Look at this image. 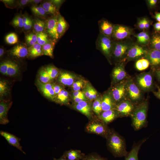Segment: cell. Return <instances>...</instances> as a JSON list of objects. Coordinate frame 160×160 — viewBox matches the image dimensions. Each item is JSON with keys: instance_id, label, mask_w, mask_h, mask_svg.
I'll use <instances>...</instances> for the list:
<instances>
[{"instance_id": "cell-1", "label": "cell", "mask_w": 160, "mask_h": 160, "mask_svg": "<svg viewBox=\"0 0 160 160\" xmlns=\"http://www.w3.org/2000/svg\"><path fill=\"white\" fill-rule=\"evenodd\" d=\"M106 139L108 148L114 156L120 157L127 156L128 152L122 136L113 129H110Z\"/></svg>"}, {"instance_id": "cell-2", "label": "cell", "mask_w": 160, "mask_h": 160, "mask_svg": "<svg viewBox=\"0 0 160 160\" xmlns=\"http://www.w3.org/2000/svg\"><path fill=\"white\" fill-rule=\"evenodd\" d=\"M148 103L146 101H143L136 106L130 116L133 127L138 130L147 125Z\"/></svg>"}, {"instance_id": "cell-3", "label": "cell", "mask_w": 160, "mask_h": 160, "mask_svg": "<svg viewBox=\"0 0 160 160\" xmlns=\"http://www.w3.org/2000/svg\"><path fill=\"white\" fill-rule=\"evenodd\" d=\"M133 43L127 40L114 41L111 58L118 63L125 60L128 51Z\"/></svg>"}, {"instance_id": "cell-4", "label": "cell", "mask_w": 160, "mask_h": 160, "mask_svg": "<svg viewBox=\"0 0 160 160\" xmlns=\"http://www.w3.org/2000/svg\"><path fill=\"white\" fill-rule=\"evenodd\" d=\"M114 41L112 39L99 33L96 41V47L108 59L111 58Z\"/></svg>"}, {"instance_id": "cell-5", "label": "cell", "mask_w": 160, "mask_h": 160, "mask_svg": "<svg viewBox=\"0 0 160 160\" xmlns=\"http://www.w3.org/2000/svg\"><path fill=\"white\" fill-rule=\"evenodd\" d=\"M126 87L128 99L136 105L142 102V91L132 78H127Z\"/></svg>"}, {"instance_id": "cell-6", "label": "cell", "mask_w": 160, "mask_h": 160, "mask_svg": "<svg viewBox=\"0 0 160 160\" xmlns=\"http://www.w3.org/2000/svg\"><path fill=\"white\" fill-rule=\"evenodd\" d=\"M107 125L98 119L97 120H92L88 122L85 130L87 133L95 134L106 139L111 129Z\"/></svg>"}, {"instance_id": "cell-7", "label": "cell", "mask_w": 160, "mask_h": 160, "mask_svg": "<svg viewBox=\"0 0 160 160\" xmlns=\"http://www.w3.org/2000/svg\"><path fill=\"white\" fill-rule=\"evenodd\" d=\"M136 84L143 91L151 90L153 86V77L150 72H145L137 75L136 79Z\"/></svg>"}, {"instance_id": "cell-8", "label": "cell", "mask_w": 160, "mask_h": 160, "mask_svg": "<svg viewBox=\"0 0 160 160\" xmlns=\"http://www.w3.org/2000/svg\"><path fill=\"white\" fill-rule=\"evenodd\" d=\"M148 50L145 46L138 43H133L128 51L126 60L128 61L137 60L145 58Z\"/></svg>"}, {"instance_id": "cell-9", "label": "cell", "mask_w": 160, "mask_h": 160, "mask_svg": "<svg viewBox=\"0 0 160 160\" xmlns=\"http://www.w3.org/2000/svg\"><path fill=\"white\" fill-rule=\"evenodd\" d=\"M127 79L116 84L110 92L116 104L127 99L126 87Z\"/></svg>"}, {"instance_id": "cell-10", "label": "cell", "mask_w": 160, "mask_h": 160, "mask_svg": "<svg viewBox=\"0 0 160 160\" xmlns=\"http://www.w3.org/2000/svg\"><path fill=\"white\" fill-rule=\"evenodd\" d=\"M133 34L132 29L121 24H115L111 37L113 41H121L127 39Z\"/></svg>"}, {"instance_id": "cell-11", "label": "cell", "mask_w": 160, "mask_h": 160, "mask_svg": "<svg viewBox=\"0 0 160 160\" xmlns=\"http://www.w3.org/2000/svg\"><path fill=\"white\" fill-rule=\"evenodd\" d=\"M136 105L127 99L117 104L114 109L119 117H127L131 116Z\"/></svg>"}, {"instance_id": "cell-12", "label": "cell", "mask_w": 160, "mask_h": 160, "mask_svg": "<svg viewBox=\"0 0 160 160\" xmlns=\"http://www.w3.org/2000/svg\"><path fill=\"white\" fill-rule=\"evenodd\" d=\"M125 61L118 63L113 70L112 80L115 84L127 79V74L125 69Z\"/></svg>"}, {"instance_id": "cell-13", "label": "cell", "mask_w": 160, "mask_h": 160, "mask_svg": "<svg viewBox=\"0 0 160 160\" xmlns=\"http://www.w3.org/2000/svg\"><path fill=\"white\" fill-rule=\"evenodd\" d=\"M58 14L52 15L45 23L47 33L55 41L59 38L57 30Z\"/></svg>"}, {"instance_id": "cell-14", "label": "cell", "mask_w": 160, "mask_h": 160, "mask_svg": "<svg viewBox=\"0 0 160 160\" xmlns=\"http://www.w3.org/2000/svg\"><path fill=\"white\" fill-rule=\"evenodd\" d=\"M19 71L18 65L12 61L7 60L1 63L0 71L4 75L13 76L17 74Z\"/></svg>"}, {"instance_id": "cell-15", "label": "cell", "mask_w": 160, "mask_h": 160, "mask_svg": "<svg viewBox=\"0 0 160 160\" xmlns=\"http://www.w3.org/2000/svg\"><path fill=\"white\" fill-rule=\"evenodd\" d=\"M100 33L111 38L115 24L103 18L98 21Z\"/></svg>"}, {"instance_id": "cell-16", "label": "cell", "mask_w": 160, "mask_h": 160, "mask_svg": "<svg viewBox=\"0 0 160 160\" xmlns=\"http://www.w3.org/2000/svg\"><path fill=\"white\" fill-rule=\"evenodd\" d=\"M149 61L150 65L153 68L160 67V51L155 49H148L145 57Z\"/></svg>"}, {"instance_id": "cell-17", "label": "cell", "mask_w": 160, "mask_h": 160, "mask_svg": "<svg viewBox=\"0 0 160 160\" xmlns=\"http://www.w3.org/2000/svg\"><path fill=\"white\" fill-rule=\"evenodd\" d=\"M0 134L6 139L9 144L16 148L23 153L25 154L20 145V140L19 138L13 134L4 131H1Z\"/></svg>"}, {"instance_id": "cell-18", "label": "cell", "mask_w": 160, "mask_h": 160, "mask_svg": "<svg viewBox=\"0 0 160 160\" xmlns=\"http://www.w3.org/2000/svg\"><path fill=\"white\" fill-rule=\"evenodd\" d=\"M118 117H119V116L114 109L102 111L100 114L98 116V118L107 124Z\"/></svg>"}, {"instance_id": "cell-19", "label": "cell", "mask_w": 160, "mask_h": 160, "mask_svg": "<svg viewBox=\"0 0 160 160\" xmlns=\"http://www.w3.org/2000/svg\"><path fill=\"white\" fill-rule=\"evenodd\" d=\"M37 85L44 95L47 98L53 100L56 98L52 84L50 83H43L38 81Z\"/></svg>"}, {"instance_id": "cell-20", "label": "cell", "mask_w": 160, "mask_h": 160, "mask_svg": "<svg viewBox=\"0 0 160 160\" xmlns=\"http://www.w3.org/2000/svg\"><path fill=\"white\" fill-rule=\"evenodd\" d=\"M11 103L1 101L0 103V124L5 125L8 124L9 121L7 116L8 110L11 105Z\"/></svg>"}, {"instance_id": "cell-21", "label": "cell", "mask_w": 160, "mask_h": 160, "mask_svg": "<svg viewBox=\"0 0 160 160\" xmlns=\"http://www.w3.org/2000/svg\"><path fill=\"white\" fill-rule=\"evenodd\" d=\"M12 55L18 58H24L28 55V49L22 44H17L9 51Z\"/></svg>"}, {"instance_id": "cell-22", "label": "cell", "mask_w": 160, "mask_h": 160, "mask_svg": "<svg viewBox=\"0 0 160 160\" xmlns=\"http://www.w3.org/2000/svg\"><path fill=\"white\" fill-rule=\"evenodd\" d=\"M73 107L88 118H91L92 107L87 101H83L78 103H75Z\"/></svg>"}, {"instance_id": "cell-23", "label": "cell", "mask_w": 160, "mask_h": 160, "mask_svg": "<svg viewBox=\"0 0 160 160\" xmlns=\"http://www.w3.org/2000/svg\"><path fill=\"white\" fill-rule=\"evenodd\" d=\"M102 111H104L115 108L116 103L110 92L106 93L102 98Z\"/></svg>"}, {"instance_id": "cell-24", "label": "cell", "mask_w": 160, "mask_h": 160, "mask_svg": "<svg viewBox=\"0 0 160 160\" xmlns=\"http://www.w3.org/2000/svg\"><path fill=\"white\" fill-rule=\"evenodd\" d=\"M147 140V138H144L134 144L131 150L125 157V160H138L139 151L142 145Z\"/></svg>"}, {"instance_id": "cell-25", "label": "cell", "mask_w": 160, "mask_h": 160, "mask_svg": "<svg viewBox=\"0 0 160 160\" xmlns=\"http://www.w3.org/2000/svg\"><path fill=\"white\" fill-rule=\"evenodd\" d=\"M68 28V23L59 13L57 15V30L59 38L63 35Z\"/></svg>"}, {"instance_id": "cell-26", "label": "cell", "mask_w": 160, "mask_h": 160, "mask_svg": "<svg viewBox=\"0 0 160 160\" xmlns=\"http://www.w3.org/2000/svg\"><path fill=\"white\" fill-rule=\"evenodd\" d=\"M63 155L68 160H82L85 155L80 150L71 149L65 151Z\"/></svg>"}, {"instance_id": "cell-27", "label": "cell", "mask_w": 160, "mask_h": 160, "mask_svg": "<svg viewBox=\"0 0 160 160\" xmlns=\"http://www.w3.org/2000/svg\"><path fill=\"white\" fill-rule=\"evenodd\" d=\"M75 76L67 72H63L60 75L59 81L63 85L66 86H72L74 82Z\"/></svg>"}, {"instance_id": "cell-28", "label": "cell", "mask_w": 160, "mask_h": 160, "mask_svg": "<svg viewBox=\"0 0 160 160\" xmlns=\"http://www.w3.org/2000/svg\"><path fill=\"white\" fill-rule=\"evenodd\" d=\"M136 37L137 43L145 46L149 44L151 37L148 33L144 31L134 35Z\"/></svg>"}, {"instance_id": "cell-29", "label": "cell", "mask_w": 160, "mask_h": 160, "mask_svg": "<svg viewBox=\"0 0 160 160\" xmlns=\"http://www.w3.org/2000/svg\"><path fill=\"white\" fill-rule=\"evenodd\" d=\"M28 49V55L31 57H35L43 55L42 46L37 43L30 46Z\"/></svg>"}, {"instance_id": "cell-30", "label": "cell", "mask_w": 160, "mask_h": 160, "mask_svg": "<svg viewBox=\"0 0 160 160\" xmlns=\"http://www.w3.org/2000/svg\"><path fill=\"white\" fill-rule=\"evenodd\" d=\"M41 6L44 9L47 14L54 15H57L59 13L57 8L51 1H47L43 3Z\"/></svg>"}, {"instance_id": "cell-31", "label": "cell", "mask_w": 160, "mask_h": 160, "mask_svg": "<svg viewBox=\"0 0 160 160\" xmlns=\"http://www.w3.org/2000/svg\"><path fill=\"white\" fill-rule=\"evenodd\" d=\"M55 42L53 40H51L42 46L43 55L49 56L51 57H53V51Z\"/></svg>"}, {"instance_id": "cell-32", "label": "cell", "mask_w": 160, "mask_h": 160, "mask_svg": "<svg viewBox=\"0 0 160 160\" xmlns=\"http://www.w3.org/2000/svg\"><path fill=\"white\" fill-rule=\"evenodd\" d=\"M149 44L150 49L160 51V34L156 33L151 37Z\"/></svg>"}, {"instance_id": "cell-33", "label": "cell", "mask_w": 160, "mask_h": 160, "mask_svg": "<svg viewBox=\"0 0 160 160\" xmlns=\"http://www.w3.org/2000/svg\"><path fill=\"white\" fill-rule=\"evenodd\" d=\"M46 29V24L44 21L38 18L35 20L33 24V31L36 33L43 31Z\"/></svg>"}, {"instance_id": "cell-34", "label": "cell", "mask_w": 160, "mask_h": 160, "mask_svg": "<svg viewBox=\"0 0 160 160\" xmlns=\"http://www.w3.org/2000/svg\"><path fill=\"white\" fill-rule=\"evenodd\" d=\"M69 93L64 89L62 90L58 93L56 97V101L60 104H66L68 101Z\"/></svg>"}, {"instance_id": "cell-35", "label": "cell", "mask_w": 160, "mask_h": 160, "mask_svg": "<svg viewBox=\"0 0 160 160\" xmlns=\"http://www.w3.org/2000/svg\"><path fill=\"white\" fill-rule=\"evenodd\" d=\"M150 65L149 61L145 58L140 59L137 60L135 63V67L140 71L144 70L148 68Z\"/></svg>"}, {"instance_id": "cell-36", "label": "cell", "mask_w": 160, "mask_h": 160, "mask_svg": "<svg viewBox=\"0 0 160 160\" xmlns=\"http://www.w3.org/2000/svg\"><path fill=\"white\" fill-rule=\"evenodd\" d=\"M101 103L102 98L98 97L95 100L92 104V110L97 116L102 111Z\"/></svg>"}, {"instance_id": "cell-37", "label": "cell", "mask_w": 160, "mask_h": 160, "mask_svg": "<svg viewBox=\"0 0 160 160\" xmlns=\"http://www.w3.org/2000/svg\"><path fill=\"white\" fill-rule=\"evenodd\" d=\"M37 36V43L42 46L51 40L49 39L48 35L47 33L41 32L36 33Z\"/></svg>"}, {"instance_id": "cell-38", "label": "cell", "mask_w": 160, "mask_h": 160, "mask_svg": "<svg viewBox=\"0 0 160 160\" xmlns=\"http://www.w3.org/2000/svg\"><path fill=\"white\" fill-rule=\"evenodd\" d=\"M31 9L35 15L39 17H44L47 14L44 9L41 6L33 5L31 7Z\"/></svg>"}, {"instance_id": "cell-39", "label": "cell", "mask_w": 160, "mask_h": 160, "mask_svg": "<svg viewBox=\"0 0 160 160\" xmlns=\"http://www.w3.org/2000/svg\"><path fill=\"white\" fill-rule=\"evenodd\" d=\"M45 69L52 80L57 76L59 73L58 70L54 66L48 65L45 68Z\"/></svg>"}, {"instance_id": "cell-40", "label": "cell", "mask_w": 160, "mask_h": 160, "mask_svg": "<svg viewBox=\"0 0 160 160\" xmlns=\"http://www.w3.org/2000/svg\"><path fill=\"white\" fill-rule=\"evenodd\" d=\"M40 81L43 83H47L52 80L45 68L41 70L39 72Z\"/></svg>"}, {"instance_id": "cell-41", "label": "cell", "mask_w": 160, "mask_h": 160, "mask_svg": "<svg viewBox=\"0 0 160 160\" xmlns=\"http://www.w3.org/2000/svg\"><path fill=\"white\" fill-rule=\"evenodd\" d=\"M12 24L15 27L22 28H23V17L20 15L15 16L12 22Z\"/></svg>"}, {"instance_id": "cell-42", "label": "cell", "mask_w": 160, "mask_h": 160, "mask_svg": "<svg viewBox=\"0 0 160 160\" xmlns=\"http://www.w3.org/2000/svg\"><path fill=\"white\" fill-rule=\"evenodd\" d=\"M25 39L28 44L30 46L33 45L37 42V35L34 33H29L25 36Z\"/></svg>"}, {"instance_id": "cell-43", "label": "cell", "mask_w": 160, "mask_h": 160, "mask_svg": "<svg viewBox=\"0 0 160 160\" xmlns=\"http://www.w3.org/2000/svg\"><path fill=\"white\" fill-rule=\"evenodd\" d=\"M5 40L7 43L12 44L17 42L18 38L16 34L12 33L8 34L6 36Z\"/></svg>"}, {"instance_id": "cell-44", "label": "cell", "mask_w": 160, "mask_h": 160, "mask_svg": "<svg viewBox=\"0 0 160 160\" xmlns=\"http://www.w3.org/2000/svg\"><path fill=\"white\" fill-rule=\"evenodd\" d=\"M9 87L6 81L1 80L0 81V95L2 97L6 95L9 91Z\"/></svg>"}, {"instance_id": "cell-45", "label": "cell", "mask_w": 160, "mask_h": 160, "mask_svg": "<svg viewBox=\"0 0 160 160\" xmlns=\"http://www.w3.org/2000/svg\"><path fill=\"white\" fill-rule=\"evenodd\" d=\"M82 160H107L97 153H93L85 156Z\"/></svg>"}, {"instance_id": "cell-46", "label": "cell", "mask_w": 160, "mask_h": 160, "mask_svg": "<svg viewBox=\"0 0 160 160\" xmlns=\"http://www.w3.org/2000/svg\"><path fill=\"white\" fill-rule=\"evenodd\" d=\"M23 28L25 30H29L32 28L33 25V22L32 20L27 16H23Z\"/></svg>"}, {"instance_id": "cell-47", "label": "cell", "mask_w": 160, "mask_h": 160, "mask_svg": "<svg viewBox=\"0 0 160 160\" xmlns=\"http://www.w3.org/2000/svg\"><path fill=\"white\" fill-rule=\"evenodd\" d=\"M84 84V81L83 80H78L74 82L72 87L74 91H80L83 87Z\"/></svg>"}, {"instance_id": "cell-48", "label": "cell", "mask_w": 160, "mask_h": 160, "mask_svg": "<svg viewBox=\"0 0 160 160\" xmlns=\"http://www.w3.org/2000/svg\"><path fill=\"white\" fill-rule=\"evenodd\" d=\"M92 87L90 86H87L84 90V94L88 100H89V96H90L91 91Z\"/></svg>"}, {"instance_id": "cell-49", "label": "cell", "mask_w": 160, "mask_h": 160, "mask_svg": "<svg viewBox=\"0 0 160 160\" xmlns=\"http://www.w3.org/2000/svg\"><path fill=\"white\" fill-rule=\"evenodd\" d=\"M53 88L55 92V96L56 97L58 93L63 89L60 86L57 85L52 84Z\"/></svg>"}, {"instance_id": "cell-50", "label": "cell", "mask_w": 160, "mask_h": 160, "mask_svg": "<svg viewBox=\"0 0 160 160\" xmlns=\"http://www.w3.org/2000/svg\"><path fill=\"white\" fill-rule=\"evenodd\" d=\"M31 0H21L19 1L18 4L20 7H23L26 6L29 4H31Z\"/></svg>"}, {"instance_id": "cell-51", "label": "cell", "mask_w": 160, "mask_h": 160, "mask_svg": "<svg viewBox=\"0 0 160 160\" xmlns=\"http://www.w3.org/2000/svg\"><path fill=\"white\" fill-rule=\"evenodd\" d=\"M73 97H86L84 93L80 91H74L73 93Z\"/></svg>"}, {"instance_id": "cell-52", "label": "cell", "mask_w": 160, "mask_h": 160, "mask_svg": "<svg viewBox=\"0 0 160 160\" xmlns=\"http://www.w3.org/2000/svg\"><path fill=\"white\" fill-rule=\"evenodd\" d=\"M137 27L140 30H145L143 18L138 20L137 23Z\"/></svg>"}, {"instance_id": "cell-53", "label": "cell", "mask_w": 160, "mask_h": 160, "mask_svg": "<svg viewBox=\"0 0 160 160\" xmlns=\"http://www.w3.org/2000/svg\"><path fill=\"white\" fill-rule=\"evenodd\" d=\"M144 27L145 29H147L149 28L150 26V22L149 20L146 18H143Z\"/></svg>"}, {"instance_id": "cell-54", "label": "cell", "mask_w": 160, "mask_h": 160, "mask_svg": "<svg viewBox=\"0 0 160 160\" xmlns=\"http://www.w3.org/2000/svg\"><path fill=\"white\" fill-rule=\"evenodd\" d=\"M157 0H148L147 1V4L149 7L151 8L153 7L157 4Z\"/></svg>"}, {"instance_id": "cell-55", "label": "cell", "mask_w": 160, "mask_h": 160, "mask_svg": "<svg viewBox=\"0 0 160 160\" xmlns=\"http://www.w3.org/2000/svg\"><path fill=\"white\" fill-rule=\"evenodd\" d=\"M153 27L155 30L157 32H160V22H157L153 25Z\"/></svg>"}, {"instance_id": "cell-56", "label": "cell", "mask_w": 160, "mask_h": 160, "mask_svg": "<svg viewBox=\"0 0 160 160\" xmlns=\"http://www.w3.org/2000/svg\"><path fill=\"white\" fill-rule=\"evenodd\" d=\"M54 4L58 9V7L60 6L63 2L61 0H52L51 1Z\"/></svg>"}, {"instance_id": "cell-57", "label": "cell", "mask_w": 160, "mask_h": 160, "mask_svg": "<svg viewBox=\"0 0 160 160\" xmlns=\"http://www.w3.org/2000/svg\"><path fill=\"white\" fill-rule=\"evenodd\" d=\"M154 18L158 22H160V12H156Z\"/></svg>"}, {"instance_id": "cell-58", "label": "cell", "mask_w": 160, "mask_h": 160, "mask_svg": "<svg viewBox=\"0 0 160 160\" xmlns=\"http://www.w3.org/2000/svg\"><path fill=\"white\" fill-rule=\"evenodd\" d=\"M2 1L7 5H11L13 4L15 1L14 0H2Z\"/></svg>"}, {"instance_id": "cell-59", "label": "cell", "mask_w": 160, "mask_h": 160, "mask_svg": "<svg viewBox=\"0 0 160 160\" xmlns=\"http://www.w3.org/2000/svg\"><path fill=\"white\" fill-rule=\"evenodd\" d=\"M154 95L158 98L160 99V88L158 87V91L154 92Z\"/></svg>"}, {"instance_id": "cell-60", "label": "cell", "mask_w": 160, "mask_h": 160, "mask_svg": "<svg viewBox=\"0 0 160 160\" xmlns=\"http://www.w3.org/2000/svg\"><path fill=\"white\" fill-rule=\"evenodd\" d=\"M42 1V0H31V4H33L35 5L40 3Z\"/></svg>"}, {"instance_id": "cell-61", "label": "cell", "mask_w": 160, "mask_h": 160, "mask_svg": "<svg viewBox=\"0 0 160 160\" xmlns=\"http://www.w3.org/2000/svg\"><path fill=\"white\" fill-rule=\"evenodd\" d=\"M53 160H68L66 158H65L63 156H62L60 158L58 159L54 158L53 159Z\"/></svg>"}, {"instance_id": "cell-62", "label": "cell", "mask_w": 160, "mask_h": 160, "mask_svg": "<svg viewBox=\"0 0 160 160\" xmlns=\"http://www.w3.org/2000/svg\"><path fill=\"white\" fill-rule=\"evenodd\" d=\"M156 73L157 76L160 80V69H158L156 71Z\"/></svg>"}, {"instance_id": "cell-63", "label": "cell", "mask_w": 160, "mask_h": 160, "mask_svg": "<svg viewBox=\"0 0 160 160\" xmlns=\"http://www.w3.org/2000/svg\"><path fill=\"white\" fill-rule=\"evenodd\" d=\"M4 50L2 47L0 48V57H2L4 55Z\"/></svg>"}]
</instances>
